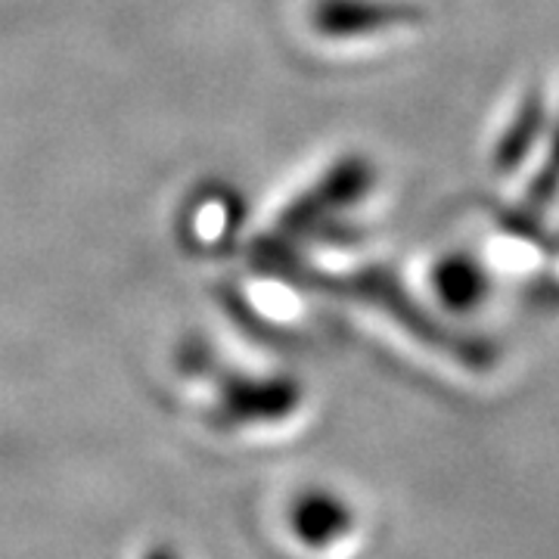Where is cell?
Returning <instances> with one entry per match:
<instances>
[{"instance_id": "obj_4", "label": "cell", "mask_w": 559, "mask_h": 559, "mask_svg": "<svg viewBox=\"0 0 559 559\" xmlns=\"http://www.w3.org/2000/svg\"><path fill=\"white\" fill-rule=\"evenodd\" d=\"M299 404V389L293 382H259V385H242L230 399V411L242 419H280L293 414Z\"/></svg>"}, {"instance_id": "obj_8", "label": "cell", "mask_w": 559, "mask_h": 559, "mask_svg": "<svg viewBox=\"0 0 559 559\" xmlns=\"http://www.w3.org/2000/svg\"><path fill=\"white\" fill-rule=\"evenodd\" d=\"M146 559H178V557H175L171 550H153Z\"/></svg>"}, {"instance_id": "obj_2", "label": "cell", "mask_w": 559, "mask_h": 559, "mask_svg": "<svg viewBox=\"0 0 559 559\" xmlns=\"http://www.w3.org/2000/svg\"><path fill=\"white\" fill-rule=\"evenodd\" d=\"M419 13L401 3L382 0H320L314 7V25L326 38H360L414 22Z\"/></svg>"}, {"instance_id": "obj_6", "label": "cell", "mask_w": 559, "mask_h": 559, "mask_svg": "<svg viewBox=\"0 0 559 559\" xmlns=\"http://www.w3.org/2000/svg\"><path fill=\"white\" fill-rule=\"evenodd\" d=\"M439 296L451 308H473L481 299V274L469 261H448L436 274Z\"/></svg>"}, {"instance_id": "obj_1", "label": "cell", "mask_w": 559, "mask_h": 559, "mask_svg": "<svg viewBox=\"0 0 559 559\" xmlns=\"http://www.w3.org/2000/svg\"><path fill=\"white\" fill-rule=\"evenodd\" d=\"M373 183V168L364 159H342L340 165H333L323 178L301 197L283 218V227L289 234H301L318 227L320 221H326L330 215H336L342 209L355 205V202L370 190Z\"/></svg>"}, {"instance_id": "obj_3", "label": "cell", "mask_w": 559, "mask_h": 559, "mask_svg": "<svg viewBox=\"0 0 559 559\" xmlns=\"http://www.w3.org/2000/svg\"><path fill=\"white\" fill-rule=\"evenodd\" d=\"M289 528L305 547L323 550V547H333L336 540H342L355 528V513L333 491L311 488L289 507Z\"/></svg>"}, {"instance_id": "obj_5", "label": "cell", "mask_w": 559, "mask_h": 559, "mask_svg": "<svg viewBox=\"0 0 559 559\" xmlns=\"http://www.w3.org/2000/svg\"><path fill=\"white\" fill-rule=\"evenodd\" d=\"M540 121H544V106H540L538 97H528V100L522 103L520 112H516V119L510 121L507 134L500 138L498 153H495L498 168L510 171V168H516L525 159V153L532 150V143L538 138Z\"/></svg>"}, {"instance_id": "obj_7", "label": "cell", "mask_w": 559, "mask_h": 559, "mask_svg": "<svg viewBox=\"0 0 559 559\" xmlns=\"http://www.w3.org/2000/svg\"><path fill=\"white\" fill-rule=\"evenodd\" d=\"M559 193V131L557 138H554V150H550V156L544 162V168H540V175L532 183V190H528V205L535 209V212H544L550 202L557 200Z\"/></svg>"}]
</instances>
